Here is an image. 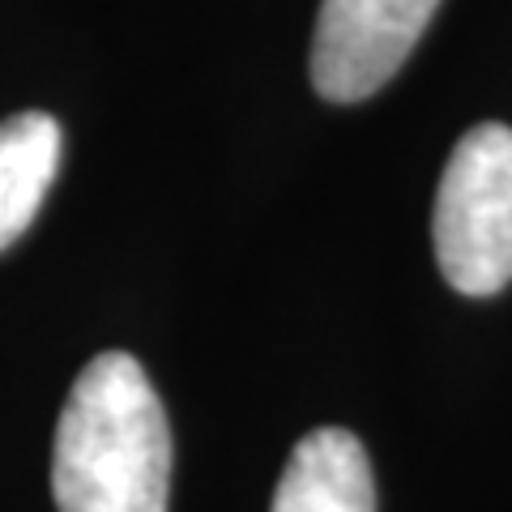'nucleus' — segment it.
<instances>
[{
	"label": "nucleus",
	"mask_w": 512,
	"mask_h": 512,
	"mask_svg": "<svg viewBox=\"0 0 512 512\" xmlns=\"http://www.w3.org/2000/svg\"><path fill=\"white\" fill-rule=\"evenodd\" d=\"M52 495L60 512H167L171 427L133 355L90 359L64 397Z\"/></svg>",
	"instance_id": "1"
},
{
	"label": "nucleus",
	"mask_w": 512,
	"mask_h": 512,
	"mask_svg": "<svg viewBox=\"0 0 512 512\" xmlns=\"http://www.w3.org/2000/svg\"><path fill=\"white\" fill-rule=\"evenodd\" d=\"M436 261L448 286L487 299L512 282V128L474 124L436 188Z\"/></svg>",
	"instance_id": "2"
},
{
	"label": "nucleus",
	"mask_w": 512,
	"mask_h": 512,
	"mask_svg": "<svg viewBox=\"0 0 512 512\" xmlns=\"http://www.w3.org/2000/svg\"><path fill=\"white\" fill-rule=\"evenodd\" d=\"M440 0H320L312 86L329 103H363L393 82Z\"/></svg>",
	"instance_id": "3"
},
{
	"label": "nucleus",
	"mask_w": 512,
	"mask_h": 512,
	"mask_svg": "<svg viewBox=\"0 0 512 512\" xmlns=\"http://www.w3.org/2000/svg\"><path fill=\"white\" fill-rule=\"evenodd\" d=\"M269 512H376V483L355 431H308L278 478Z\"/></svg>",
	"instance_id": "4"
},
{
	"label": "nucleus",
	"mask_w": 512,
	"mask_h": 512,
	"mask_svg": "<svg viewBox=\"0 0 512 512\" xmlns=\"http://www.w3.org/2000/svg\"><path fill=\"white\" fill-rule=\"evenodd\" d=\"M64 133L47 111H18L0 120V252L18 244L39 218L47 188L56 184Z\"/></svg>",
	"instance_id": "5"
}]
</instances>
